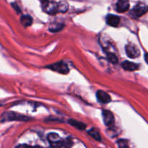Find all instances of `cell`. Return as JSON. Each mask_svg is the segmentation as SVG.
<instances>
[{
    "instance_id": "1",
    "label": "cell",
    "mask_w": 148,
    "mask_h": 148,
    "mask_svg": "<svg viewBox=\"0 0 148 148\" xmlns=\"http://www.w3.org/2000/svg\"><path fill=\"white\" fill-rule=\"evenodd\" d=\"M29 120L28 117L25 116L20 115L14 112H6L4 113L1 116V121H27Z\"/></svg>"
},
{
    "instance_id": "2",
    "label": "cell",
    "mask_w": 148,
    "mask_h": 148,
    "mask_svg": "<svg viewBox=\"0 0 148 148\" xmlns=\"http://www.w3.org/2000/svg\"><path fill=\"white\" fill-rule=\"evenodd\" d=\"M46 67L49 68V69H51L53 71H55V72H59L60 74H64V75L69 73V72L67 64L64 62H57V63L52 64L49 65V66H46Z\"/></svg>"
},
{
    "instance_id": "3",
    "label": "cell",
    "mask_w": 148,
    "mask_h": 148,
    "mask_svg": "<svg viewBox=\"0 0 148 148\" xmlns=\"http://www.w3.org/2000/svg\"><path fill=\"white\" fill-rule=\"evenodd\" d=\"M43 9L46 13L50 14H55L59 12L58 3L50 1L49 0H43Z\"/></svg>"
},
{
    "instance_id": "4",
    "label": "cell",
    "mask_w": 148,
    "mask_h": 148,
    "mask_svg": "<svg viewBox=\"0 0 148 148\" xmlns=\"http://www.w3.org/2000/svg\"><path fill=\"white\" fill-rule=\"evenodd\" d=\"M148 11V6L143 3L137 4L132 10V15L134 17H140L145 14Z\"/></svg>"
},
{
    "instance_id": "5",
    "label": "cell",
    "mask_w": 148,
    "mask_h": 148,
    "mask_svg": "<svg viewBox=\"0 0 148 148\" xmlns=\"http://www.w3.org/2000/svg\"><path fill=\"white\" fill-rule=\"evenodd\" d=\"M126 53L127 56L132 59H135V58L139 57L140 56V51L139 48L134 44H127L125 47Z\"/></svg>"
},
{
    "instance_id": "6",
    "label": "cell",
    "mask_w": 148,
    "mask_h": 148,
    "mask_svg": "<svg viewBox=\"0 0 148 148\" xmlns=\"http://www.w3.org/2000/svg\"><path fill=\"white\" fill-rule=\"evenodd\" d=\"M103 119V122L106 127H112L115 124V120H114V114L112 112L108 110H104L102 112Z\"/></svg>"
},
{
    "instance_id": "7",
    "label": "cell",
    "mask_w": 148,
    "mask_h": 148,
    "mask_svg": "<svg viewBox=\"0 0 148 148\" xmlns=\"http://www.w3.org/2000/svg\"><path fill=\"white\" fill-rule=\"evenodd\" d=\"M97 99L101 103H108L111 102V98L109 94L107 93L106 92L103 90H98L96 93Z\"/></svg>"
},
{
    "instance_id": "8",
    "label": "cell",
    "mask_w": 148,
    "mask_h": 148,
    "mask_svg": "<svg viewBox=\"0 0 148 148\" xmlns=\"http://www.w3.org/2000/svg\"><path fill=\"white\" fill-rule=\"evenodd\" d=\"M130 8V1L129 0H118L116 5V11L119 12H124Z\"/></svg>"
},
{
    "instance_id": "9",
    "label": "cell",
    "mask_w": 148,
    "mask_h": 148,
    "mask_svg": "<svg viewBox=\"0 0 148 148\" xmlns=\"http://www.w3.org/2000/svg\"><path fill=\"white\" fill-rule=\"evenodd\" d=\"M120 17L115 14H108L106 17V23L112 27H116L119 24Z\"/></svg>"
},
{
    "instance_id": "10",
    "label": "cell",
    "mask_w": 148,
    "mask_h": 148,
    "mask_svg": "<svg viewBox=\"0 0 148 148\" xmlns=\"http://www.w3.org/2000/svg\"><path fill=\"white\" fill-rule=\"evenodd\" d=\"M121 66L124 70L130 71V72H133L137 69H138L139 65L134 62H129V61H124V62L121 63Z\"/></svg>"
},
{
    "instance_id": "11",
    "label": "cell",
    "mask_w": 148,
    "mask_h": 148,
    "mask_svg": "<svg viewBox=\"0 0 148 148\" xmlns=\"http://www.w3.org/2000/svg\"><path fill=\"white\" fill-rule=\"evenodd\" d=\"M20 22L24 27H29L33 24V18L30 15H23L20 17Z\"/></svg>"
},
{
    "instance_id": "12",
    "label": "cell",
    "mask_w": 148,
    "mask_h": 148,
    "mask_svg": "<svg viewBox=\"0 0 148 148\" xmlns=\"http://www.w3.org/2000/svg\"><path fill=\"white\" fill-rule=\"evenodd\" d=\"M69 124L70 125H72V127H75V128L78 129V130H85L86 129V125L83 123L80 122V121H76V120L74 119H70L69 121Z\"/></svg>"
},
{
    "instance_id": "13",
    "label": "cell",
    "mask_w": 148,
    "mask_h": 148,
    "mask_svg": "<svg viewBox=\"0 0 148 148\" xmlns=\"http://www.w3.org/2000/svg\"><path fill=\"white\" fill-rule=\"evenodd\" d=\"M88 134L90 137H92L94 140H97V141H101V137L100 135V133L98 130L95 128H92L88 131Z\"/></svg>"
},
{
    "instance_id": "14",
    "label": "cell",
    "mask_w": 148,
    "mask_h": 148,
    "mask_svg": "<svg viewBox=\"0 0 148 148\" xmlns=\"http://www.w3.org/2000/svg\"><path fill=\"white\" fill-rule=\"evenodd\" d=\"M69 8V4L66 1H61L60 2H58V10L59 12L64 13L66 12Z\"/></svg>"
},
{
    "instance_id": "15",
    "label": "cell",
    "mask_w": 148,
    "mask_h": 148,
    "mask_svg": "<svg viewBox=\"0 0 148 148\" xmlns=\"http://www.w3.org/2000/svg\"><path fill=\"white\" fill-rule=\"evenodd\" d=\"M63 28V25L59 24V23H55L51 24L49 27V30L51 32H58Z\"/></svg>"
},
{
    "instance_id": "16",
    "label": "cell",
    "mask_w": 148,
    "mask_h": 148,
    "mask_svg": "<svg viewBox=\"0 0 148 148\" xmlns=\"http://www.w3.org/2000/svg\"><path fill=\"white\" fill-rule=\"evenodd\" d=\"M107 58L108 60L113 64H116L118 62V58L114 53H107Z\"/></svg>"
},
{
    "instance_id": "17",
    "label": "cell",
    "mask_w": 148,
    "mask_h": 148,
    "mask_svg": "<svg viewBox=\"0 0 148 148\" xmlns=\"http://www.w3.org/2000/svg\"><path fill=\"white\" fill-rule=\"evenodd\" d=\"M118 145L120 147H127V143L126 140H119L118 141Z\"/></svg>"
},
{
    "instance_id": "18",
    "label": "cell",
    "mask_w": 148,
    "mask_h": 148,
    "mask_svg": "<svg viewBox=\"0 0 148 148\" xmlns=\"http://www.w3.org/2000/svg\"><path fill=\"white\" fill-rule=\"evenodd\" d=\"M12 6H13V7H14V8L15 9V10H17V11L18 12H20V10H20V9H19L18 7H17V4H15V3H13Z\"/></svg>"
},
{
    "instance_id": "19",
    "label": "cell",
    "mask_w": 148,
    "mask_h": 148,
    "mask_svg": "<svg viewBox=\"0 0 148 148\" xmlns=\"http://www.w3.org/2000/svg\"><path fill=\"white\" fill-rule=\"evenodd\" d=\"M145 58L146 62H147V63H148V53H146V54H145Z\"/></svg>"
}]
</instances>
